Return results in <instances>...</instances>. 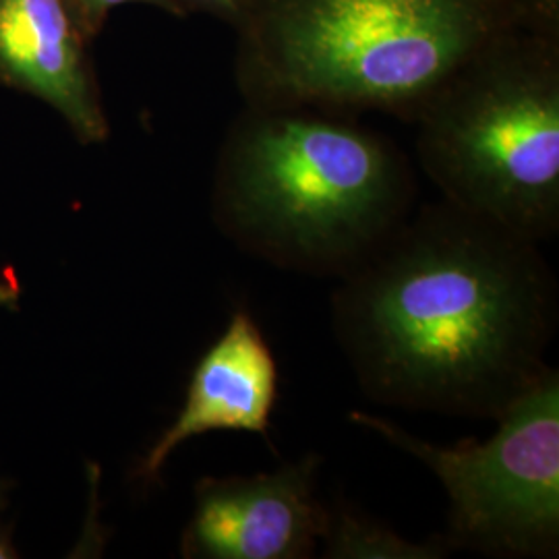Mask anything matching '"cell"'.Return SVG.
<instances>
[{
    "instance_id": "obj_12",
    "label": "cell",
    "mask_w": 559,
    "mask_h": 559,
    "mask_svg": "<svg viewBox=\"0 0 559 559\" xmlns=\"http://www.w3.org/2000/svg\"><path fill=\"white\" fill-rule=\"evenodd\" d=\"M533 21L549 32H559V0H524Z\"/></svg>"
},
{
    "instance_id": "obj_14",
    "label": "cell",
    "mask_w": 559,
    "mask_h": 559,
    "mask_svg": "<svg viewBox=\"0 0 559 559\" xmlns=\"http://www.w3.org/2000/svg\"><path fill=\"white\" fill-rule=\"evenodd\" d=\"M4 506V496H2V487H0V508Z\"/></svg>"
},
{
    "instance_id": "obj_13",
    "label": "cell",
    "mask_w": 559,
    "mask_h": 559,
    "mask_svg": "<svg viewBox=\"0 0 559 559\" xmlns=\"http://www.w3.org/2000/svg\"><path fill=\"white\" fill-rule=\"evenodd\" d=\"M15 556H17V554H15V549H13L11 540H9V535H4V533L0 531V559L15 558Z\"/></svg>"
},
{
    "instance_id": "obj_11",
    "label": "cell",
    "mask_w": 559,
    "mask_h": 559,
    "mask_svg": "<svg viewBox=\"0 0 559 559\" xmlns=\"http://www.w3.org/2000/svg\"><path fill=\"white\" fill-rule=\"evenodd\" d=\"M177 7L182 11L187 9H193V11H203V13H210L218 20L233 21L235 13H237V7H239V0H175Z\"/></svg>"
},
{
    "instance_id": "obj_2",
    "label": "cell",
    "mask_w": 559,
    "mask_h": 559,
    "mask_svg": "<svg viewBox=\"0 0 559 559\" xmlns=\"http://www.w3.org/2000/svg\"><path fill=\"white\" fill-rule=\"evenodd\" d=\"M415 200L411 162L378 131L318 108L245 104L218 154L212 214L242 253L340 280Z\"/></svg>"
},
{
    "instance_id": "obj_9",
    "label": "cell",
    "mask_w": 559,
    "mask_h": 559,
    "mask_svg": "<svg viewBox=\"0 0 559 559\" xmlns=\"http://www.w3.org/2000/svg\"><path fill=\"white\" fill-rule=\"evenodd\" d=\"M321 549V558L325 559H440L450 556L440 535L425 543L404 539L396 531L360 514L344 501L330 503Z\"/></svg>"
},
{
    "instance_id": "obj_1",
    "label": "cell",
    "mask_w": 559,
    "mask_h": 559,
    "mask_svg": "<svg viewBox=\"0 0 559 559\" xmlns=\"http://www.w3.org/2000/svg\"><path fill=\"white\" fill-rule=\"evenodd\" d=\"M558 282L539 242L425 203L332 293V328L367 399L496 420L551 369Z\"/></svg>"
},
{
    "instance_id": "obj_7",
    "label": "cell",
    "mask_w": 559,
    "mask_h": 559,
    "mask_svg": "<svg viewBox=\"0 0 559 559\" xmlns=\"http://www.w3.org/2000/svg\"><path fill=\"white\" fill-rule=\"evenodd\" d=\"M278 400V362L260 323L237 309L216 342L201 355L175 423L147 450L138 477L158 479L180 443L212 431H245L270 438Z\"/></svg>"
},
{
    "instance_id": "obj_5",
    "label": "cell",
    "mask_w": 559,
    "mask_h": 559,
    "mask_svg": "<svg viewBox=\"0 0 559 559\" xmlns=\"http://www.w3.org/2000/svg\"><path fill=\"white\" fill-rule=\"evenodd\" d=\"M348 420L423 462L448 496L450 551L491 558H558L559 371L514 400L489 440L440 445L365 411Z\"/></svg>"
},
{
    "instance_id": "obj_8",
    "label": "cell",
    "mask_w": 559,
    "mask_h": 559,
    "mask_svg": "<svg viewBox=\"0 0 559 559\" xmlns=\"http://www.w3.org/2000/svg\"><path fill=\"white\" fill-rule=\"evenodd\" d=\"M0 73L55 106L81 141L106 140L108 122L67 0H0Z\"/></svg>"
},
{
    "instance_id": "obj_6",
    "label": "cell",
    "mask_w": 559,
    "mask_h": 559,
    "mask_svg": "<svg viewBox=\"0 0 559 559\" xmlns=\"http://www.w3.org/2000/svg\"><path fill=\"white\" fill-rule=\"evenodd\" d=\"M321 459L309 452L251 477H205L180 556L189 559H309L328 526L330 503L318 493Z\"/></svg>"
},
{
    "instance_id": "obj_4",
    "label": "cell",
    "mask_w": 559,
    "mask_h": 559,
    "mask_svg": "<svg viewBox=\"0 0 559 559\" xmlns=\"http://www.w3.org/2000/svg\"><path fill=\"white\" fill-rule=\"evenodd\" d=\"M417 156L441 200L533 240L559 230V32L524 25L420 108Z\"/></svg>"
},
{
    "instance_id": "obj_10",
    "label": "cell",
    "mask_w": 559,
    "mask_h": 559,
    "mask_svg": "<svg viewBox=\"0 0 559 559\" xmlns=\"http://www.w3.org/2000/svg\"><path fill=\"white\" fill-rule=\"evenodd\" d=\"M83 11V15L90 21H102V17L112 11L115 7H122V4H129V2H145V4H154V7H160L166 9L170 13H180L179 7L175 0H75Z\"/></svg>"
},
{
    "instance_id": "obj_3",
    "label": "cell",
    "mask_w": 559,
    "mask_h": 559,
    "mask_svg": "<svg viewBox=\"0 0 559 559\" xmlns=\"http://www.w3.org/2000/svg\"><path fill=\"white\" fill-rule=\"evenodd\" d=\"M230 23L245 104L411 122L466 62L537 25L524 0H239Z\"/></svg>"
}]
</instances>
